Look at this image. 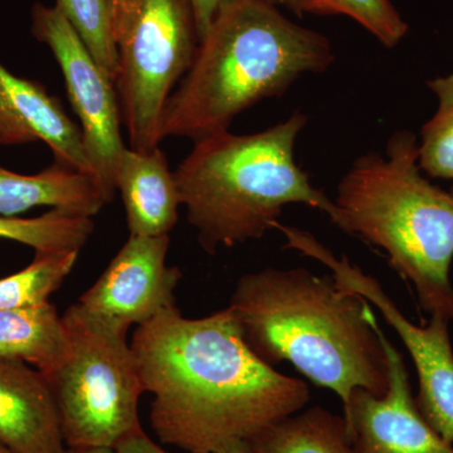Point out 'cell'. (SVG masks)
<instances>
[{"label": "cell", "mask_w": 453, "mask_h": 453, "mask_svg": "<svg viewBox=\"0 0 453 453\" xmlns=\"http://www.w3.org/2000/svg\"><path fill=\"white\" fill-rule=\"evenodd\" d=\"M208 453H252L249 441L235 440Z\"/></svg>", "instance_id": "26"}, {"label": "cell", "mask_w": 453, "mask_h": 453, "mask_svg": "<svg viewBox=\"0 0 453 453\" xmlns=\"http://www.w3.org/2000/svg\"><path fill=\"white\" fill-rule=\"evenodd\" d=\"M276 7H285L296 16L303 14H314V0H267Z\"/></svg>", "instance_id": "25"}, {"label": "cell", "mask_w": 453, "mask_h": 453, "mask_svg": "<svg viewBox=\"0 0 453 453\" xmlns=\"http://www.w3.org/2000/svg\"><path fill=\"white\" fill-rule=\"evenodd\" d=\"M427 86L438 107L422 127L419 166L431 177L453 179V73L429 80Z\"/></svg>", "instance_id": "21"}, {"label": "cell", "mask_w": 453, "mask_h": 453, "mask_svg": "<svg viewBox=\"0 0 453 453\" xmlns=\"http://www.w3.org/2000/svg\"><path fill=\"white\" fill-rule=\"evenodd\" d=\"M388 359L389 387L386 395H372L357 389L347 412L349 437L356 453H453L423 418L411 390L403 357L378 327Z\"/></svg>", "instance_id": "11"}, {"label": "cell", "mask_w": 453, "mask_h": 453, "mask_svg": "<svg viewBox=\"0 0 453 453\" xmlns=\"http://www.w3.org/2000/svg\"><path fill=\"white\" fill-rule=\"evenodd\" d=\"M169 235H130L79 303L129 330L174 308L181 271L166 265Z\"/></svg>", "instance_id": "10"}, {"label": "cell", "mask_w": 453, "mask_h": 453, "mask_svg": "<svg viewBox=\"0 0 453 453\" xmlns=\"http://www.w3.org/2000/svg\"><path fill=\"white\" fill-rule=\"evenodd\" d=\"M314 14L351 18L388 49L410 29L390 0H314Z\"/></svg>", "instance_id": "22"}, {"label": "cell", "mask_w": 453, "mask_h": 453, "mask_svg": "<svg viewBox=\"0 0 453 453\" xmlns=\"http://www.w3.org/2000/svg\"><path fill=\"white\" fill-rule=\"evenodd\" d=\"M131 348L154 396L155 434L187 453L250 441L310 401L303 380L253 353L229 306L202 319L164 310L136 327Z\"/></svg>", "instance_id": "1"}, {"label": "cell", "mask_w": 453, "mask_h": 453, "mask_svg": "<svg viewBox=\"0 0 453 453\" xmlns=\"http://www.w3.org/2000/svg\"><path fill=\"white\" fill-rule=\"evenodd\" d=\"M335 61L332 42L267 0H222L193 64L170 95L160 135L198 142L228 131L240 113L282 96Z\"/></svg>", "instance_id": "3"}, {"label": "cell", "mask_w": 453, "mask_h": 453, "mask_svg": "<svg viewBox=\"0 0 453 453\" xmlns=\"http://www.w3.org/2000/svg\"><path fill=\"white\" fill-rule=\"evenodd\" d=\"M94 229L91 217L58 210L35 219L0 217V240L26 244L35 253L80 252Z\"/></svg>", "instance_id": "18"}, {"label": "cell", "mask_w": 453, "mask_h": 453, "mask_svg": "<svg viewBox=\"0 0 453 453\" xmlns=\"http://www.w3.org/2000/svg\"><path fill=\"white\" fill-rule=\"evenodd\" d=\"M109 3L112 14L113 35H115V29L119 25V20H120L125 5H127V0H109Z\"/></svg>", "instance_id": "27"}, {"label": "cell", "mask_w": 453, "mask_h": 453, "mask_svg": "<svg viewBox=\"0 0 453 453\" xmlns=\"http://www.w3.org/2000/svg\"><path fill=\"white\" fill-rule=\"evenodd\" d=\"M31 18L33 37L50 47L64 73L71 106L81 122L92 175L109 204L118 192L116 172L127 148L115 83L55 5L35 3Z\"/></svg>", "instance_id": "9"}, {"label": "cell", "mask_w": 453, "mask_h": 453, "mask_svg": "<svg viewBox=\"0 0 453 453\" xmlns=\"http://www.w3.org/2000/svg\"><path fill=\"white\" fill-rule=\"evenodd\" d=\"M0 445L14 453H67L49 380L33 366L0 359Z\"/></svg>", "instance_id": "13"}, {"label": "cell", "mask_w": 453, "mask_h": 453, "mask_svg": "<svg viewBox=\"0 0 453 453\" xmlns=\"http://www.w3.org/2000/svg\"><path fill=\"white\" fill-rule=\"evenodd\" d=\"M449 193H451V195L453 196V187H452L451 192H449Z\"/></svg>", "instance_id": "30"}, {"label": "cell", "mask_w": 453, "mask_h": 453, "mask_svg": "<svg viewBox=\"0 0 453 453\" xmlns=\"http://www.w3.org/2000/svg\"><path fill=\"white\" fill-rule=\"evenodd\" d=\"M67 353L49 380L67 449H115L142 428L145 393L127 329L77 303L65 310Z\"/></svg>", "instance_id": "6"}, {"label": "cell", "mask_w": 453, "mask_h": 453, "mask_svg": "<svg viewBox=\"0 0 453 453\" xmlns=\"http://www.w3.org/2000/svg\"><path fill=\"white\" fill-rule=\"evenodd\" d=\"M107 204L92 175L55 163L38 174L0 166V217H18L37 207L94 217Z\"/></svg>", "instance_id": "15"}, {"label": "cell", "mask_w": 453, "mask_h": 453, "mask_svg": "<svg viewBox=\"0 0 453 453\" xmlns=\"http://www.w3.org/2000/svg\"><path fill=\"white\" fill-rule=\"evenodd\" d=\"M308 116L250 135L223 131L195 142L174 172L181 205L205 252L216 255L264 237L288 204H305L335 219V204L312 186L295 160Z\"/></svg>", "instance_id": "4"}, {"label": "cell", "mask_w": 453, "mask_h": 453, "mask_svg": "<svg viewBox=\"0 0 453 453\" xmlns=\"http://www.w3.org/2000/svg\"><path fill=\"white\" fill-rule=\"evenodd\" d=\"M275 229L285 235L283 249L294 250L320 262L330 270L340 288L365 297L380 310L403 342L416 366L419 381L416 403L419 412L431 425L452 427L453 349L449 334V321L442 316L432 315L427 325L413 324L387 295L380 281L351 264L347 256L338 257L314 234L296 226L279 222Z\"/></svg>", "instance_id": "8"}, {"label": "cell", "mask_w": 453, "mask_h": 453, "mask_svg": "<svg viewBox=\"0 0 453 453\" xmlns=\"http://www.w3.org/2000/svg\"><path fill=\"white\" fill-rule=\"evenodd\" d=\"M249 443L252 453H356L344 417L321 407L292 414Z\"/></svg>", "instance_id": "17"}, {"label": "cell", "mask_w": 453, "mask_h": 453, "mask_svg": "<svg viewBox=\"0 0 453 453\" xmlns=\"http://www.w3.org/2000/svg\"><path fill=\"white\" fill-rule=\"evenodd\" d=\"M113 449L115 453H169L155 443L142 428L125 437Z\"/></svg>", "instance_id": "23"}, {"label": "cell", "mask_w": 453, "mask_h": 453, "mask_svg": "<svg viewBox=\"0 0 453 453\" xmlns=\"http://www.w3.org/2000/svg\"><path fill=\"white\" fill-rule=\"evenodd\" d=\"M67 453H115V449L106 447H92V449H68Z\"/></svg>", "instance_id": "28"}, {"label": "cell", "mask_w": 453, "mask_h": 453, "mask_svg": "<svg viewBox=\"0 0 453 453\" xmlns=\"http://www.w3.org/2000/svg\"><path fill=\"white\" fill-rule=\"evenodd\" d=\"M67 347L64 318L50 301L0 310V359L26 363L49 377L61 365Z\"/></svg>", "instance_id": "16"}, {"label": "cell", "mask_w": 453, "mask_h": 453, "mask_svg": "<svg viewBox=\"0 0 453 453\" xmlns=\"http://www.w3.org/2000/svg\"><path fill=\"white\" fill-rule=\"evenodd\" d=\"M55 7L68 20L113 83L119 56L109 0H56Z\"/></svg>", "instance_id": "20"}, {"label": "cell", "mask_w": 453, "mask_h": 453, "mask_svg": "<svg viewBox=\"0 0 453 453\" xmlns=\"http://www.w3.org/2000/svg\"><path fill=\"white\" fill-rule=\"evenodd\" d=\"M0 453H14L11 449H5L4 446L0 445Z\"/></svg>", "instance_id": "29"}, {"label": "cell", "mask_w": 453, "mask_h": 453, "mask_svg": "<svg viewBox=\"0 0 453 453\" xmlns=\"http://www.w3.org/2000/svg\"><path fill=\"white\" fill-rule=\"evenodd\" d=\"M229 308L253 353L290 363L333 390L347 412L357 389L386 395L388 359L371 303L308 268H265L238 280Z\"/></svg>", "instance_id": "2"}, {"label": "cell", "mask_w": 453, "mask_h": 453, "mask_svg": "<svg viewBox=\"0 0 453 453\" xmlns=\"http://www.w3.org/2000/svg\"><path fill=\"white\" fill-rule=\"evenodd\" d=\"M220 2L222 0H190L193 12H195L199 41L204 37L211 22H213V18L219 11Z\"/></svg>", "instance_id": "24"}, {"label": "cell", "mask_w": 453, "mask_h": 453, "mask_svg": "<svg viewBox=\"0 0 453 453\" xmlns=\"http://www.w3.org/2000/svg\"><path fill=\"white\" fill-rule=\"evenodd\" d=\"M116 190L124 203L130 235H169L177 225L180 196L159 146L150 150L125 148L116 172Z\"/></svg>", "instance_id": "14"}, {"label": "cell", "mask_w": 453, "mask_h": 453, "mask_svg": "<svg viewBox=\"0 0 453 453\" xmlns=\"http://www.w3.org/2000/svg\"><path fill=\"white\" fill-rule=\"evenodd\" d=\"M35 142L49 146L57 164L92 175L81 129L61 101L41 83L18 77L0 64V145Z\"/></svg>", "instance_id": "12"}, {"label": "cell", "mask_w": 453, "mask_h": 453, "mask_svg": "<svg viewBox=\"0 0 453 453\" xmlns=\"http://www.w3.org/2000/svg\"><path fill=\"white\" fill-rule=\"evenodd\" d=\"M115 86L130 148L150 150L163 142L162 116L199 46L190 0H127L115 29Z\"/></svg>", "instance_id": "7"}, {"label": "cell", "mask_w": 453, "mask_h": 453, "mask_svg": "<svg viewBox=\"0 0 453 453\" xmlns=\"http://www.w3.org/2000/svg\"><path fill=\"white\" fill-rule=\"evenodd\" d=\"M418 145L413 133L399 130L386 155L357 157L340 180L333 223L383 250L422 309L451 321L453 196L423 177Z\"/></svg>", "instance_id": "5"}, {"label": "cell", "mask_w": 453, "mask_h": 453, "mask_svg": "<svg viewBox=\"0 0 453 453\" xmlns=\"http://www.w3.org/2000/svg\"><path fill=\"white\" fill-rule=\"evenodd\" d=\"M80 252L35 253L29 266L0 279V310L49 303L73 273Z\"/></svg>", "instance_id": "19"}]
</instances>
